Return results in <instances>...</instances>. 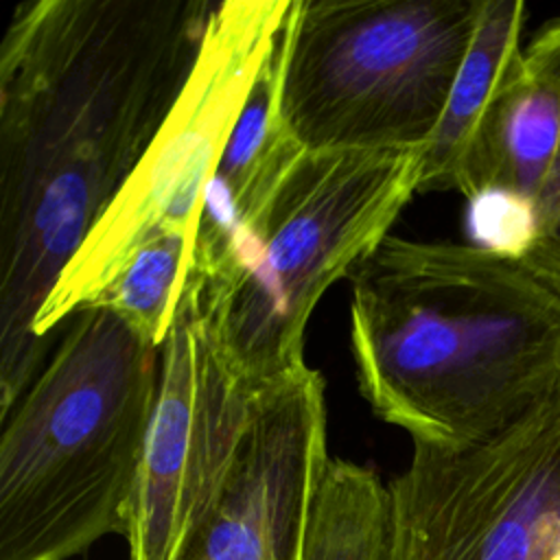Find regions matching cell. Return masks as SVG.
<instances>
[{
	"label": "cell",
	"instance_id": "cell-7",
	"mask_svg": "<svg viewBox=\"0 0 560 560\" xmlns=\"http://www.w3.org/2000/svg\"><path fill=\"white\" fill-rule=\"evenodd\" d=\"M387 560H560V398L466 448L413 444Z\"/></svg>",
	"mask_w": 560,
	"mask_h": 560
},
{
	"label": "cell",
	"instance_id": "cell-10",
	"mask_svg": "<svg viewBox=\"0 0 560 560\" xmlns=\"http://www.w3.org/2000/svg\"><path fill=\"white\" fill-rule=\"evenodd\" d=\"M280 59L282 37L265 61L206 188L190 271L212 273L225 262L232 245L258 223L304 153L280 114Z\"/></svg>",
	"mask_w": 560,
	"mask_h": 560
},
{
	"label": "cell",
	"instance_id": "cell-3",
	"mask_svg": "<svg viewBox=\"0 0 560 560\" xmlns=\"http://www.w3.org/2000/svg\"><path fill=\"white\" fill-rule=\"evenodd\" d=\"M160 348L103 306L74 313L2 418L0 560H70L129 534Z\"/></svg>",
	"mask_w": 560,
	"mask_h": 560
},
{
	"label": "cell",
	"instance_id": "cell-4",
	"mask_svg": "<svg viewBox=\"0 0 560 560\" xmlns=\"http://www.w3.org/2000/svg\"><path fill=\"white\" fill-rule=\"evenodd\" d=\"M418 173L420 147L304 151L225 262L197 273L252 387L304 361L313 308L389 236L418 195Z\"/></svg>",
	"mask_w": 560,
	"mask_h": 560
},
{
	"label": "cell",
	"instance_id": "cell-12",
	"mask_svg": "<svg viewBox=\"0 0 560 560\" xmlns=\"http://www.w3.org/2000/svg\"><path fill=\"white\" fill-rule=\"evenodd\" d=\"M558 149L560 81L525 59L483 136L464 197L483 186H508L538 201Z\"/></svg>",
	"mask_w": 560,
	"mask_h": 560
},
{
	"label": "cell",
	"instance_id": "cell-6",
	"mask_svg": "<svg viewBox=\"0 0 560 560\" xmlns=\"http://www.w3.org/2000/svg\"><path fill=\"white\" fill-rule=\"evenodd\" d=\"M293 0L214 2L195 63L142 160L72 256L33 332L48 354L63 324L92 306L133 254L160 236L195 243L206 188Z\"/></svg>",
	"mask_w": 560,
	"mask_h": 560
},
{
	"label": "cell",
	"instance_id": "cell-9",
	"mask_svg": "<svg viewBox=\"0 0 560 560\" xmlns=\"http://www.w3.org/2000/svg\"><path fill=\"white\" fill-rule=\"evenodd\" d=\"M328 459L326 383L302 361L254 389L230 477L179 560H287Z\"/></svg>",
	"mask_w": 560,
	"mask_h": 560
},
{
	"label": "cell",
	"instance_id": "cell-2",
	"mask_svg": "<svg viewBox=\"0 0 560 560\" xmlns=\"http://www.w3.org/2000/svg\"><path fill=\"white\" fill-rule=\"evenodd\" d=\"M348 280L359 392L413 444L466 448L560 398V293L523 262L389 234Z\"/></svg>",
	"mask_w": 560,
	"mask_h": 560
},
{
	"label": "cell",
	"instance_id": "cell-8",
	"mask_svg": "<svg viewBox=\"0 0 560 560\" xmlns=\"http://www.w3.org/2000/svg\"><path fill=\"white\" fill-rule=\"evenodd\" d=\"M254 389L225 348L208 289L190 273L160 346L129 560L182 558L230 477Z\"/></svg>",
	"mask_w": 560,
	"mask_h": 560
},
{
	"label": "cell",
	"instance_id": "cell-1",
	"mask_svg": "<svg viewBox=\"0 0 560 560\" xmlns=\"http://www.w3.org/2000/svg\"><path fill=\"white\" fill-rule=\"evenodd\" d=\"M208 0H31L0 46V420L48 354L33 326L195 63Z\"/></svg>",
	"mask_w": 560,
	"mask_h": 560
},
{
	"label": "cell",
	"instance_id": "cell-13",
	"mask_svg": "<svg viewBox=\"0 0 560 560\" xmlns=\"http://www.w3.org/2000/svg\"><path fill=\"white\" fill-rule=\"evenodd\" d=\"M392 492L365 464L332 457L287 560H387Z\"/></svg>",
	"mask_w": 560,
	"mask_h": 560
},
{
	"label": "cell",
	"instance_id": "cell-15",
	"mask_svg": "<svg viewBox=\"0 0 560 560\" xmlns=\"http://www.w3.org/2000/svg\"><path fill=\"white\" fill-rule=\"evenodd\" d=\"M464 221L470 245L516 262L527 260L540 236L536 197L508 186H483L468 195Z\"/></svg>",
	"mask_w": 560,
	"mask_h": 560
},
{
	"label": "cell",
	"instance_id": "cell-16",
	"mask_svg": "<svg viewBox=\"0 0 560 560\" xmlns=\"http://www.w3.org/2000/svg\"><path fill=\"white\" fill-rule=\"evenodd\" d=\"M525 59L560 81V18L547 22L525 46ZM540 236L523 265L560 293V149L538 195Z\"/></svg>",
	"mask_w": 560,
	"mask_h": 560
},
{
	"label": "cell",
	"instance_id": "cell-5",
	"mask_svg": "<svg viewBox=\"0 0 560 560\" xmlns=\"http://www.w3.org/2000/svg\"><path fill=\"white\" fill-rule=\"evenodd\" d=\"M481 0H293L280 114L304 151L418 149L470 48Z\"/></svg>",
	"mask_w": 560,
	"mask_h": 560
},
{
	"label": "cell",
	"instance_id": "cell-14",
	"mask_svg": "<svg viewBox=\"0 0 560 560\" xmlns=\"http://www.w3.org/2000/svg\"><path fill=\"white\" fill-rule=\"evenodd\" d=\"M192 256L195 243L184 236L153 238L133 254L92 306L109 308L160 348L188 284Z\"/></svg>",
	"mask_w": 560,
	"mask_h": 560
},
{
	"label": "cell",
	"instance_id": "cell-11",
	"mask_svg": "<svg viewBox=\"0 0 560 560\" xmlns=\"http://www.w3.org/2000/svg\"><path fill=\"white\" fill-rule=\"evenodd\" d=\"M525 20L527 7L521 0H481L477 28L444 112L420 147L418 192L464 195L494 112L523 68Z\"/></svg>",
	"mask_w": 560,
	"mask_h": 560
}]
</instances>
